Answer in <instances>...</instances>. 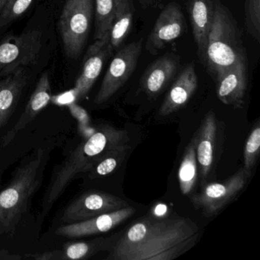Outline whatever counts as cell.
<instances>
[{
  "mask_svg": "<svg viewBox=\"0 0 260 260\" xmlns=\"http://www.w3.org/2000/svg\"><path fill=\"white\" fill-rule=\"evenodd\" d=\"M185 31V17L179 6L174 3L169 4L161 12L148 36L146 50L156 55L168 44L182 36Z\"/></svg>",
  "mask_w": 260,
  "mask_h": 260,
  "instance_id": "10",
  "label": "cell"
},
{
  "mask_svg": "<svg viewBox=\"0 0 260 260\" xmlns=\"http://www.w3.org/2000/svg\"><path fill=\"white\" fill-rule=\"evenodd\" d=\"M217 125L215 114L212 110L205 115L200 127L196 132V158L202 181L209 176L214 164Z\"/></svg>",
  "mask_w": 260,
  "mask_h": 260,
  "instance_id": "16",
  "label": "cell"
},
{
  "mask_svg": "<svg viewBox=\"0 0 260 260\" xmlns=\"http://www.w3.org/2000/svg\"><path fill=\"white\" fill-rule=\"evenodd\" d=\"M252 172L244 167L223 182H211L204 187L199 194L191 201L194 206L201 209L207 217L218 214L244 188Z\"/></svg>",
  "mask_w": 260,
  "mask_h": 260,
  "instance_id": "7",
  "label": "cell"
},
{
  "mask_svg": "<svg viewBox=\"0 0 260 260\" xmlns=\"http://www.w3.org/2000/svg\"><path fill=\"white\" fill-rule=\"evenodd\" d=\"M112 47L109 45V36L95 41L86 53L83 71L76 81L75 88L78 100L84 98L101 74L106 59L112 54Z\"/></svg>",
  "mask_w": 260,
  "mask_h": 260,
  "instance_id": "13",
  "label": "cell"
},
{
  "mask_svg": "<svg viewBox=\"0 0 260 260\" xmlns=\"http://www.w3.org/2000/svg\"><path fill=\"white\" fill-rule=\"evenodd\" d=\"M130 148V146L128 144V145L124 146L121 148L111 152L107 156L103 157L89 171V177L91 179H95V178L103 177V176L112 174L121 165Z\"/></svg>",
  "mask_w": 260,
  "mask_h": 260,
  "instance_id": "24",
  "label": "cell"
},
{
  "mask_svg": "<svg viewBox=\"0 0 260 260\" xmlns=\"http://www.w3.org/2000/svg\"><path fill=\"white\" fill-rule=\"evenodd\" d=\"M245 23L247 32L260 42V0H245Z\"/></svg>",
  "mask_w": 260,
  "mask_h": 260,
  "instance_id": "25",
  "label": "cell"
},
{
  "mask_svg": "<svg viewBox=\"0 0 260 260\" xmlns=\"http://www.w3.org/2000/svg\"><path fill=\"white\" fill-rule=\"evenodd\" d=\"M199 234V226L188 217H144L127 228L107 258L174 259L193 247Z\"/></svg>",
  "mask_w": 260,
  "mask_h": 260,
  "instance_id": "1",
  "label": "cell"
},
{
  "mask_svg": "<svg viewBox=\"0 0 260 260\" xmlns=\"http://www.w3.org/2000/svg\"><path fill=\"white\" fill-rule=\"evenodd\" d=\"M143 40L141 39L129 44L115 54L94 100L95 104H103L108 101L132 77L138 65Z\"/></svg>",
  "mask_w": 260,
  "mask_h": 260,
  "instance_id": "8",
  "label": "cell"
},
{
  "mask_svg": "<svg viewBox=\"0 0 260 260\" xmlns=\"http://www.w3.org/2000/svg\"><path fill=\"white\" fill-rule=\"evenodd\" d=\"M260 148V123L256 121L251 131L250 135L246 141L243 153L244 167L246 170L252 171L256 162Z\"/></svg>",
  "mask_w": 260,
  "mask_h": 260,
  "instance_id": "27",
  "label": "cell"
},
{
  "mask_svg": "<svg viewBox=\"0 0 260 260\" xmlns=\"http://www.w3.org/2000/svg\"><path fill=\"white\" fill-rule=\"evenodd\" d=\"M51 83L48 73H44L39 79L32 95L28 100L22 115L14 127L4 137V145L13 141L18 133L23 130L51 101Z\"/></svg>",
  "mask_w": 260,
  "mask_h": 260,
  "instance_id": "18",
  "label": "cell"
},
{
  "mask_svg": "<svg viewBox=\"0 0 260 260\" xmlns=\"http://www.w3.org/2000/svg\"><path fill=\"white\" fill-rule=\"evenodd\" d=\"M34 0H7L0 15V29L7 26L28 10Z\"/></svg>",
  "mask_w": 260,
  "mask_h": 260,
  "instance_id": "26",
  "label": "cell"
},
{
  "mask_svg": "<svg viewBox=\"0 0 260 260\" xmlns=\"http://www.w3.org/2000/svg\"><path fill=\"white\" fill-rule=\"evenodd\" d=\"M129 141L130 138L126 131L106 125L100 127L81 143L59 166L53 176L44 197L42 215L49 212L68 184L77 174L90 171L103 157L127 145Z\"/></svg>",
  "mask_w": 260,
  "mask_h": 260,
  "instance_id": "2",
  "label": "cell"
},
{
  "mask_svg": "<svg viewBox=\"0 0 260 260\" xmlns=\"http://www.w3.org/2000/svg\"><path fill=\"white\" fill-rule=\"evenodd\" d=\"M199 170L196 158V138L193 136L184 152L178 172L179 187L182 194L187 196L194 189L197 182Z\"/></svg>",
  "mask_w": 260,
  "mask_h": 260,
  "instance_id": "22",
  "label": "cell"
},
{
  "mask_svg": "<svg viewBox=\"0 0 260 260\" xmlns=\"http://www.w3.org/2000/svg\"><path fill=\"white\" fill-rule=\"evenodd\" d=\"M7 2V0H0V15H1V13H2Z\"/></svg>",
  "mask_w": 260,
  "mask_h": 260,
  "instance_id": "29",
  "label": "cell"
},
{
  "mask_svg": "<svg viewBox=\"0 0 260 260\" xmlns=\"http://www.w3.org/2000/svg\"><path fill=\"white\" fill-rule=\"evenodd\" d=\"M93 0H67L60 18L65 54L77 58L83 51L92 22Z\"/></svg>",
  "mask_w": 260,
  "mask_h": 260,
  "instance_id": "5",
  "label": "cell"
},
{
  "mask_svg": "<svg viewBox=\"0 0 260 260\" xmlns=\"http://www.w3.org/2000/svg\"><path fill=\"white\" fill-rule=\"evenodd\" d=\"M22 257L17 254H13L7 249H0V260H19Z\"/></svg>",
  "mask_w": 260,
  "mask_h": 260,
  "instance_id": "28",
  "label": "cell"
},
{
  "mask_svg": "<svg viewBox=\"0 0 260 260\" xmlns=\"http://www.w3.org/2000/svg\"><path fill=\"white\" fill-rule=\"evenodd\" d=\"M198 77L194 63L187 65L172 85L159 114L165 117L183 109L198 88Z\"/></svg>",
  "mask_w": 260,
  "mask_h": 260,
  "instance_id": "15",
  "label": "cell"
},
{
  "mask_svg": "<svg viewBox=\"0 0 260 260\" xmlns=\"http://www.w3.org/2000/svg\"><path fill=\"white\" fill-rule=\"evenodd\" d=\"M216 0H188V10L197 54L205 65L208 36L214 20Z\"/></svg>",
  "mask_w": 260,
  "mask_h": 260,
  "instance_id": "14",
  "label": "cell"
},
{
  "mask_svg": "<svg viewBox=\"0 0 260 260\" xmlns=\"http://www.w3.org/2000/svg\"><path fill=\"white\" fill-rule=\"evenodd\" d=\"M3 83H4V80L0 81V89H1V87H2Z\"/></svg>",
  "mask_w": 260,
  "mask_h": 260,
  "instance_id": "31",
  "label": "cell"
},
{
  "mask_svg": "<svg viewBox=\"0 0 260 260\" xmlns=\"http://www.w3.org/2000/svg\"><path fill=\"white\" fill-rule=\"evenodd\" d=\"M162 1H164V0H147V3L148 5H150V4H158V3L162 2Z\"/></svg>",
  "mask_w": 260,
  "mask_h": 260,
  "instance_id": "30",
  "label": "cell"
},
{
  "mask_svg": "<svg viewBox=\"0 0 260 260\" xmlns=\"http://www.w3.org/2000/svg\"><path fill=\"white\" fill-rule=\"evenodd\" d=\"M28 77L24 68L16 70L4 79L0 89V129L4 127L14 111Z\"/></svg>",
  "mask_w": 260,
  "mask_h": 260,
  "instance_id": "19",
  "label": "cell"
},
{
  "mask_svg": "<svg viewBox=\"0 0 260 260\" xmlns=\"http://www.w3.org/2000/svg\"><path fill=\"white\" fill-rule=\"evenodd\" d=\"M106 243L107 242L103 238L88 242H74L66 243L60 249L31 254L25 256L36 260L86 259L104 249Z\"/></svg>",
  "mask_w": 260,
  "mask_h": 260,
  "instance_id": "20",
  "label": "cell"
},
{
  "mask_svg": "<svg viewBox=\"0 0 260 260\" xmlns=\"http://www.w3.org/2000/svg\"><path fill=\"white\" fill-rule=\"evenodd\" d=\"M216 94L223 104L243 108L247 86L246 59H240L214 80Z\"/></svg>",
  "mask_w": 260,
  "mask_h": 260,
  "instance_id": "12",
  "label": "cell"
},
{
  "mask_svg": "<svg viewBox=\"0 0 260 260\" xmlns=\"http://www.w3.org/2000/svg\"><path fill=\"white\" fill-rule=\"evenodd\" d=\"M48 158L43 148L38 149L0 192V234H13L16 231L28 202L42 184Z\"/></svg>",
  "mask_w": 260,
  "mask_h": 260,
  "instance_id": "3",
  "label": "cell"
},
{
  "mask_svg": "<svg viewBox=\"0 0 260 260\" xmlns=\"http://www.w3.org/2000/svg\"><path fill=\"white\" fill-rule=\"evenodd\" d=\"M240 59L246 57L240 28L229 10L216 0L204 67L215 80Z\"/></svg>",
  "mask_w": 260,
  "mask_h": 260,
  "instance_id": "4",
  "label": "cell"
},
{
  "mask_svg": "<svg viewBox=\"0 0 260 260\" xmlns=\"http://www.w3.org/2000/svg\"><path fill=\"white\" fill-rule=\"evenodd\" d=\"M136 210L128 206L100 214L89 220L68 223L57 228L56 234L66 237H83L108 232L132 217Z\"/></svg>",
  "mask_w": 260,
  "mask_h": 260,
  "instance_id": "11",
  "label": "cell"
},
{
  "mask_svg": "<svg viewBox=\"0 0 260 260\" xmlns=\"http://www.w3.org/2000/svg\"><path fill=\"white\" fill-rule=\"evenodd\" d=\"M118 0H95V41L109 36L116 13Z\"/></svg>",
  "mask_w": 260,
  "mask_h": 260,
  "instance_id": "23",
  "label": "cell"
},
{
  "mask_svg": "<svg viewBox=\"0 0 260 260\" xmlns=\"http://www.w3.org/2000/svg\"><path fill=\"white\" fill-rule=\"evenodd\" d=\"M134 7L131 0H118L115 19L109 33V45L118 48L127 37L133 27Z\"/></svg>",
  "mask_w": 260,
  "mask_h": 260,
  "instance_id": "21",
  "label": "cell"
},
{
  "mask_svg": "<svg viewBox=\"0 0 260 260\" xmlns=\"http://www.w3.org/2000/svg\"><path fill=\"white\" fill-rule=\"evenodd\" d=\"M42 48V33L37 30L10 36L0 44V77L37 62Z\"/></svg>",
  "mask_w": 260,
  "mask_h": 260,
  "instance_id": "6",
  "label": "cell"
},
{
  "mask_svg": "<svg viewBox=\"0 0 260 260\" xmlns=\"http://www.w3.org/2000/svg\"><path fill=\"white\" fill-rule=\"evenodd\" d=\"M130 206L124 199L102 191H89L70 204L62 216L64 223L89 220L100 214Z\"/></svg>",
  "mask_w": 260,
  "mask_h": 260,
  "instance_id": "9",
  "label": "cell"
},
{
  "mask_svg": "<svg viewBox=\"0 0 260 260\" xmlns=\"http://www.w3.org/2000/svg\"><path fill=\"white\" fill-rule=\"evenodd\" d=\"M179 64V57L167 54L155 60L146 70L141 78V87L149 97L161 93L170 83Z\"/></svg>",
  "mask_w": 260,
  "mask_h": 260,
  "instance_id": "17",
  "label": "cell"
}]
</instances>
